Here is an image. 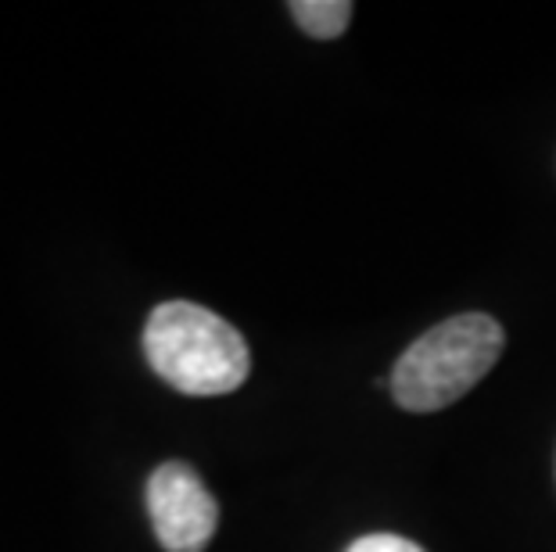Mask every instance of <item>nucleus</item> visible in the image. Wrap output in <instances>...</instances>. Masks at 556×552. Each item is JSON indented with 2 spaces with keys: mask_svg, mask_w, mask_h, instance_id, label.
I'll return each instance as SVG.
<instances>
[{
  "mask_svg": "<svg viewBox=\"0 0 556 552\" xmlns=\"http://www.w3.org/2000/svg\"><path fill=\"white\" fill-rule=\"evenodd\" d=\"M345 552H424L417 542H409V538H402V535H388V531H381V535H363V538H356Z\"/></svg>",
  "mask_w": 556,
  "mask_h": 552,
  "instance_id": "obj_5",
  "label": "nucleus"
},
{
  "mask_svg": "<svg viewBox=\"0 0 556 552\" xmlns=\"http://www.w3.org/2000/svg\"><path fill=\"white\" fill-rule=\"evenodd\" d=\"M294 22L316 40H334L349 29L352 4L349 0H294L291 4Z\"/></svg>",
  "mask_w": 556,
  "mask_h": 552,
  "instance_id": "obj_4",
  "label": "nucleus"
},
{
  "mask_svg": "<svg viewBox=\"0 0 556 552\" xmlns=\"http://www.w3.org/2000/svg\"><path fill=\"white\" fill-rule=\"evenodd\" d=\"M144 356L151 370L184 395H227L252 370L238 326L194 301H162L148 316Z\"/></svg>",
  "mask_w": 556,
  "mask_h": 552,
  "instance_id": "obj_1",
  "label": "nucleus"
},
{
  "mask_svg": "<svg viewBox=\"0 0 556 552\" xmlns=\"http://www.w3.org/2000/svg\"><path fill=\"white\" fill-rule=\"evenodd\" d=\"M503 341V326L484 312H464L431 326L395 362V402L409 413H434L459 402L500 362Z\"/></svg>",
  "mask_w": 556,
  "mask_h": 552,
  "instance_id": "obj_2",
  "label": "nucleus"
},
{
  "mask_svg": "<svg viewBox=\"0 0 556 552\" xmlns=\"http://www.w3.org/2000/svg\"><path fill=\"white\" fill-rule=\"evenodd\" d=\"M148 513L165 552H201L219 524V506L187 463H162L148 477Z\"/></svg>",
  "mask_w": 556,
  "mask_h": 552,
  "instance_id": "obj_3",
  "label": "nucleus"
}]
</instances>
